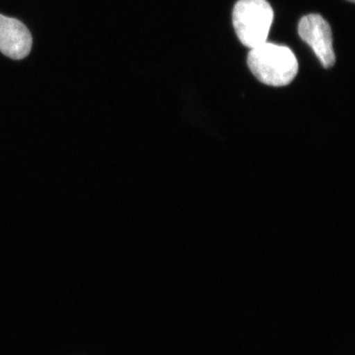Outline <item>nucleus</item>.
I'll return each instance as SVG.
<instances>
[{"label":"nucleus","mask_w":355,"mask_h":355,"mask_svg":"<svg viewBox=\"0 0 355 355\" xmlns=\"http://www.w3.org/2000/svg\"><path fill=\"white\" fill-rule=\"evenodd\" d=\"M31 33L21 21L0 14V51L12 60H23L32 50Z\"/></svg>","instance_id":"4"},{"label":"nucleus","mask_w":355,"mask_h":355,"mask_svg":"<svg viewBox=\"0 0 355 355\" xmlns=\"http://www.w3.org/2000/svg\"><path fill=\"white\" fill-rule=\"evenodd\" d=\"M349 1H350V2H354V1H355V0H349Z\"/></svg>","instance_id":"5"},{"label":"nucleus","mask_w":355,"mask_h":355,"mask_svg":"<svg viewBox=\"0 0 355 355\" xmlns=\"http://www.w3.org/2000/svg\"><path fill=\"white\" fill-rule=\"evenodd\" d=\"M300 38L311 46L324 69H331L336 64L333 34L331 26L323 16L309 14L303 16L298 24Z\"/></svg>","instance_id":"3"},{"label":"nucleus","mask_w":355,"mask_h":355,"mask_svg":"<svg viewBox=\"0 0 355 355\" xmlns=\"http://www.w3.org/2000/svg\"><path fill=\"white\" fill-rule=\"evenodd\" d=\"M247 64L260 83L272 87L289 85L299 70L297 58L288 46L268 42L251 49Z\"/></svg>","instance_id":"1"},{"label":"nucleus","mask_w":355,"mask_h":355,"mask_svg":"<svg viewBox=\"0 0 355 355\" xmlns=\"http://www.w3.org/2000/svg\"><path fill=\"white\" fill-rule=\"evenodd\" d=\"M275 13L266 0H239L232 12L233 27L245 46H254L268 42Z\"/></svg>","instance_id":"2"}]
</instances>
